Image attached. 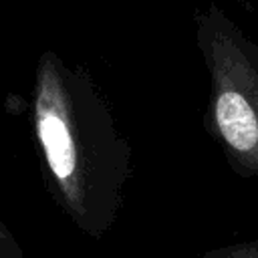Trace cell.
<instances>
[{"label":"cell","instance_id":"6da1fadb","mask_svg":"<svg viewBox=\"0 0 258 258\" xmlns=\"http://www.w3.org/2000/svg\"><path fill=\"white\" fill-rule=\"evenodd\" d=\"M30 123L54 202L81 234L101 240L119 216L131 177V145L107 101L85 71L44 50Z\"/></svg>","mask_w":258,"mask_h":258},{"label":"cell","instance_id":"7a4b0ae2","mask_svg":"<svg viewBox=\"0 0 258 258\" xmlns=\"http://www.w3.org/2000/svg\"><path fill=\"white\" fill-rule=\"evenodd\" d=\"M196 22L210 77L204 129L238 177L258 181V44L216 4Z\"/></svg>","mask_w":258,"mask_h":258},{"label":"cell","instance_id":"3957f363","mask_svg":"<svg viewBox=\"0 0 258 258\" xmlns=\"http://www.w3.org/2000/svg\"><path fill=\"white\" fill-rule=\"evenodd\" d=\"M200 258H258V238L238 240L206 250Z\"/></svg>","mask_w":258,"mask_h":258},{"label":"cell","instance_id":"277c9868","mask_svg":"<svg viewBox=\"0 0 258 258\" xmlns=\"http://www.w3.org/2000/svg\"><path fill=\"white\" fill-rule=\"evenodd\" d=\"M0 258H24L22 246L18 244L16 236L10 232V228L2 218H0Z\"/></svg>","mask_w":258,"mask_h":258}]
</instances>
